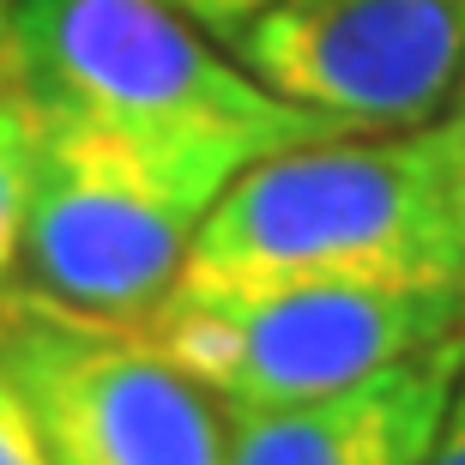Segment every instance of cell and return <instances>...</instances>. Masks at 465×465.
<instances>
[{
  "label": "cell",
  "mask_w": 465,
  "mask_h": 465,
  "mask_svg": "<svg viewBox=\"0 0 465 465\" xmlns=\"http://www.w3.org/2000/svg\"><path fill=\"white\" fill-rule=\"evenodd\" d=\"M441 163H448V212H453V242H460V291H465V115H460V109L441 121Z\"/></svg>",
  "instance_id": "cell-9"
},
{
  "label": "cell",
  "mask_w": 465,
  "mask_h": 465,
  "mask_svg": "<svg viewBox=\"0 0 465 465\" xmlns=\"http://www.w3.org/2000/svg\"><path fill=\"white\" fill-rule=\"evenodd\" d=\"M170 6L182 18H193L206 36H224V43H230V36H236L248 18H260L272 0H170Z\"/></svg>",
  "instance_id": "cell-11"
},
{
  "label": "cell",
  "mask_w": 465,
  "mask_h": 465,
  "mask_svg": "<svg viewBox=\"0 0 465 465\" xmlns=\"http://www.w3.org/2000/svg\"><path fill=\"white\" fill-rule=\"evenodd\" d=\"M13 91V0H0V97Z\"/></svg>",
  "instance_id": "cell-13"
},
{
  "label": "cell",
  "mask_w": 465,
  "mask_h": 465,
  "mask_svg": "<svg viewBox=\"0 0 465 465\" xmlns=\"http://www.w3.org/2000/svg\"><path fill=\"white\" fill-rule=\"evenodd\" d=\"M163 357L224 411L339 393L387 362L465 332L460 284H278L206 291L182 284L145 321Z\"/></svg>",
  "instance_id": "cell-3"
},
{
  "label": "cell",
  "mask_w": 465,
  "mask_h": 465,
  "mask_svg": "<svg viewBox=\"0 0 465 465\" xmlns=\"http://www.w3.org/2000/svg\"><path fill=\"white\" fill-rule=\"evenodd\" d=\"M31 157H36V115L13 85L0 97V302L18 284V230H25Z\"/></svg>",
  "instance_id": "cell-8"
},
{
  "label": "cell",
  "mask_w": 465,
  "mask_h": 465,
  "mask_svg": "<svg viewBox=\"0 0 465 465\" xmlns=\"http://www.w3.org/2000/svg\"><path fill=\"white\" fill-rule=\"evenodd\" d=\"M13 85L36 115L134 145L206 206L260 157L339 139L170 0H13Z\"/></svg>",
  "instance_id": "cell-1"
},
{
  "label": "cell",
  "mask_w": 465,
  "mask_h": 465,
  "mask_svg": "<svg viewBox=\"0 0 465 465\" xmlns=\"http://www.w3.org/2000/svg\"><path fill=\"white\" fill-rule=\"evenodd\" d=\"M465 375V332L339 393L224 411V465H423Z\"/></svg>",
  "instance_id": "cell-7"
},
{
  "label": "cell",
  "mask_w": 465,
  "mask_h": 465,
  "mask_svg": "<svg viewBox=\"0 0 465 465\" xmlns=\"http://www.w3.org/2000/svg\"><path fill=\"white\" fill-rule=\"evenodd\" d=\"M423 465H465V375H460V387H453V405H448V417H441V435H435V448H430Z\"/></svg>",
  "instance_id": "cell-12"
},
{
  "label": "cell",
  "mask_w": 465,
  "mask_h": 465,
  "mask_svg": "<svg viewBox=\"0 0 465 465\" xmlns=\"http://www.w3.org/2000/svg\"><path fill=\"white\" fill-rule=\"evenodd\" d=\"M0 465H54L49 453H43V441H36L18 393L6 387V375H0Z\"/></svg>",
  "instance_id": "cell-10"
},
{
  "label": "cell",
  "mask_w": 465,
  "mask_h": 465,
  "mask_svg": "<svg viewBox=\"0 0 465 465\" xmlns=\"http://www.w3.org/2000/svg\"><path fill=\"white\" fill-rule=\"evenodd\" d=\"M182 284H460L441 121L248 163L200 218Z\"/></svg>",
  "instance_id": "cell-2"
},
{
  "label": "cell",
  "mask_w": 465,
  "mask_h": 465,
  "mask_svg": "<svg viewBox=\"0 0 465 465\" xmlns=\"http://www.w3.org/2000/svg\"><path fill=\"white\" fill-rule=\"evenodd\" d=\"M0 375L54 465H224V405L139 327L13 284L0 302Z\"/></svg>",
  "instance_id": "cell-5"
},
{
  "label": "cell",
  "mask_w": 465,
  "mask_h": 465,
  "mask_svg": "<svg viewBox=\"0 0 465 465\" xmlns=\"http://www.w3.org/2000/svg\"><path fill=\"white\" fill-rule=\"evenodd\" d=\"M206 212L200 193L134 145L79 121L36 115L18 291L91 321L145 327L175 291Z\"/></svg>",
  "instance_id": "cell-4"
},
{
  "label": "cell",
  "mask_w": 465,
  "mask_h": 465,
  "mask_svg": "<svg viewBox=\"0 0 465 465\" xmlns=\"http://www.w3.org/2000/svg\"><path fill=\"white\" fill-rule=\"evenodd\" d=\"M230 61L339 139L423 134L465 91V0H272Z\"/></svg>",
  "instance_id": "cell-6"
},
{
  "label": "cell",
  "mask_w": 465,
  "mask_h": 465,
  "mask_svg": "<svg viewBox=\"0 0 465 465\" xmlns=\"http://www.w3.org/2000/svg\"><path fill=\"white\" fill-rule=\"evenodd\" d=\"M453 109H460V115H465V91H460V104H453Z\"/></svg>",
  "instance_id": "cell-14"
}]
</instances>
